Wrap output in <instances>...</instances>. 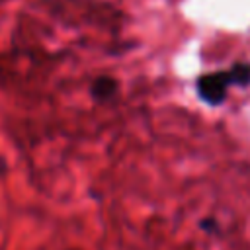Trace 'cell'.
I'll use <instances>...</instances> for the list:
<instances>
[{
	"mask_svg": "<svg viewBox=\"0 0 250 250\" xmlns=\"http://www.w3.org/2000/svg\"><path fill=\"white\" fill-rule=\"evenodd\" d=\"M113 92H115V82H113L111 78L102 76V78H98V80L92 84V96L98 98V100H105V98H109Z\"/></svg>",
	"mask_w": 250,
	"mask_h": 250,
	"instance_id": "obj_2",
	"label": "cell"
},
{
	"mask_svg": "<svg viewBox=\"0 0 250 250\" xmlns=\"http://www.w3.org/2000/svg\"><path fill=\"white\" fill-rule=\"evenodd\" d=\"M250 82V64H234L229 72H215L201 76L197 82L199 96L209 104L223 102L227 88L230 84H248Z\"/></svg>",
	"mask_w": 250,
	"mask_h": 250,
	"instance_id": "obj_1",
	"label": "cell"
}]
</instances>
